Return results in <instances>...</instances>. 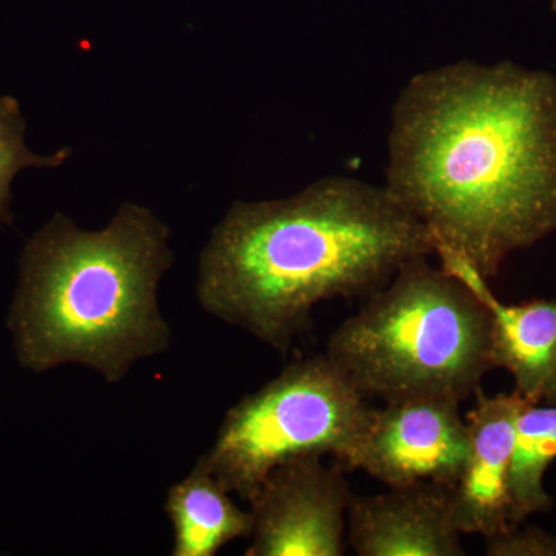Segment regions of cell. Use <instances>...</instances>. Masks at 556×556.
<instances>
[{"mask_svg":"<svg viewBox=\"0 0 556 556\" xmlns=\"http://www.w3.org/2000/svg\"><path fill=\"white\" fill-rule=\"evenodd\" d=\"M447 249L492 280L514 252L556 232V78L459 61L399 93L387 185Z\"/></svg>","mask_w":556,"mask_h":556,"instance_id":"1","label":"cell"},{"mask_svg":"<svg viewBox=\"0 0 556 556\" xmlns=\"http://www.w3.org/2000/svg\"><path fill=\"white\" fill-rule=\"evenodd\" d=\"M431 252L426 226L386 186L327 177L289 199L233 204L201 254L197 298L285 354L317 305L368 298Z\"/></svg>","mask_w":556,"mask_h":556,"instance_id":"2","label":"cell"},{"mask_svg":"<svg viewBox=\"0 0 556 556\" xmlns=\"http://www.w3.org/2000/svg\"><path fill=\"white\" fill-rule=\"evenodd\" d=\"M172 265L169 228L148 207L123 204L100 230L54 215L25 244L7 320L21 367L83 365L118 383L166 353L159 285Z\"/></svg>","mask_w":556,"mask_h":556,"instance_id":"3","label":"cell"},{"mask_svg":"<svg viewBox=\"0 0 556 556\" xmlns=\"http://www.w3.org/2000/svg\"><path fill=\"white\" fill-rule=\"evenodd\" d=\"M328 357L365 397L466 401L492 362V316L444 268L417 258L332 332Z\"/></svg>","mask_w":556,"mask_h":556,"instance_id":"4","label":"cell"},{"mask_svg":"<svg viewBox=\"0 0 556 556\" xmlns=\"http://www.w3.org/2000/svg\"><path fill=\"white\" fill-rule=\"evenodd\" d=\"M371 409L327 353L300 358L226 413L199 463L249 503L269 471L294 457L331 456L342 467Z\"/></svg>","mask_w":556,"mask_h":556,"instance_id":"5","label":"cell"},{"mask_svg":"<svg viewBox=\"0 0 556 556\" xmlns=\"http://www.w3.org/2000/svg\"><path fill=\"white\" fill-rule=\"evenodd\" d=\"M321 456H302L269 471L249 500L252 535L247 556L345 555L353 493L345 470Z\"/></svg>","mask_w":556,"mask_h":556,"instance_id":"6","label":"cell"},{"mask_svg":"<svg viewBox=\"0 0 556 556\" xmlns=\"http://www.w3.org/2000/svg\"><path fill=\"white\" fill-rule=\"evenodd\" d=\"M459 402L417 396L371 409L364 434L343 470H364L390 486L434 482L453 489L468 450Z\"/></svg>","mask_w":556,"mask_h":556,"instance_id":"7","label":"cell"},{"mask_svg":"<svg viewBox=\"0 0 556 556\" xmlns=\"http://www.w3.org/2000/svg\"><path fill=\"white\" fill-rule=\"evenodd\" d=\"M460 536L452 489L434 482L354 496L348 510V543L358 556H463Z\"/></svg>","mask_w":556,"mask_h":556,"instance_id":"8","label":"cell"},{"mask_svg":"<svg viewBox=\"0 0 556 556\" xmlns=\"http://www.w3.org/2000/svg\"><path fill=\"white\" fill-rule=\"evenodd\" d=\"M517 393L486 396L479 388L467 413L468 450L463 473L452 489L453 515L463 535L492 538L511 529V453L518 409Z\"/></svg>","mask_w":556,"mask_h":556,"instance_id":"9","label":"cell"},{"mask_svg":"<svg viewBox=\"0 0 556 556\" xmlns=\"http://www.w3.org/2000/svg\"><path fill=\"white\" fill-rule=\"evenodd\" d=\"M441 268L466 283L492 316L493 368L515 380V393L530 404H556V302H501L489 280L447 249H437Z\"/></svg>","mask_w":556,"mask_h":556,"instance_id":"10","label":"cell"},{"mask_svg":"<svg viewBox=\"0 0 556 556\" xmlns=\"http://www.w3.org/2000/svg\"><path fill=\"white\" fill-rule=\"evenodd\" d=\"M214 475L197 460L192 471L172 485L166 510L174 526V556H214L252 535V515L233 503Z\"/></svg>","mask_w":556,"mask_h":556,"instance_id":"11","label":"cell"},{"mask_svg":"<svg viewBox=\"0 0 556 556\" xmlns=\"http://www.w3.org/2000/svg\"><path fill=\"white\" fill-rule=\"evenodd\" d=\"M555 460L556 404L522 401L508 477L511 526L525 525L532 515L546 514L554 507V497L544 489V477Z\"/></svg>","mask_w":556,"mask_h":556,"instance_id":"12","label":"cell"},{"mask_svg":"<svg viewBox=\"0 0 556 556\" xmlns=\"http://www.w3.org/2000/svg\"><path fill=\"white\" fill-rule=\"evenodd\" d=\"M25 121L20 102L0 94V226L11 222V182L27 167H58L68 159V150L50 156L36 155L25 144Z\"/></svg>","mask_w":556,"mask_h":556,"instance_id":"13","label":"cell"},{"mask_svg":"<svg viewBox=\"0 0 556 556\" xmlns=\"http://www.w3.org/2000/svg\"><path fill=\"white\" fill-rule=\"evenodd\" d=\"M490 556H556V536L533 526H515L485 540Z\"/></svg>","mask_w":556,"mask_h":556,"instance_id":"14","label":"cell"},{"mask_svg":"<svg viewBox=\"0 0 556 556\" xmlns=\"http://www.w3.org/2000/svg\"><path fill=\"white\" fill-rule=\"evenodd\" d=\"M548 2H551V9L556 13V0H548Z\"/></svg>","mask_w":556,"mask_h":556,"instance_id":"15","label":"cell"}]
</instances>
